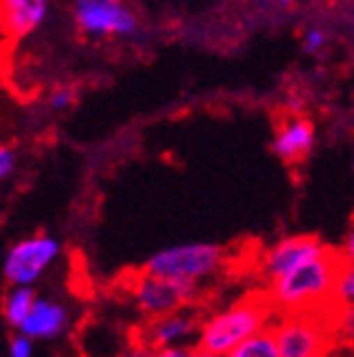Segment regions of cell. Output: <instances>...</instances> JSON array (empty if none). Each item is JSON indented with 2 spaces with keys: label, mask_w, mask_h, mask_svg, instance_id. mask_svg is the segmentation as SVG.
Masks as SVG:
<instances>
[{
  "label": "cell",
  "mask_w": 354,
  "mask_h": 357,
  "mask_svg": "<svg viewBox=\"0 0 354 357\" xmlns=\"http://www.w3.org/2000/svg\"><path fill=\"white\" fill-rule=\"evenodd\" d=\"M339 251L327 248L324 254L314 256L288 274L268 282L266 299L271 302L276 314L291 312H329L334 307V287L341 271Z\"/></svg>",
  "instance_id": "1"
},
{
  "label": "cell",
  "mask_w": 354,
  "mask_h": 357,
  "mask_svg": "<svg viewBox=\"0 0 354 357\" xmlns=\"http://www.w3.org/2000/svg\"><path fill=\"white\" fill-rule=\"evenodd\" d=\"M276 319V310L266 296H248L238 302L228 304L223 310H215L200 319L198 332V350L213 352L225 357L236 350L248 337L268 330Z\"/></svg>",
  "instance_id": "2"
},
{
  "label": "cell",
  "mask_w": 354,
  "mask_h": 357,
  "mask_svg": "<svg viewBox=\"0 0 354 357\" xmlns=\"http://www.w3.org/2000/svg\"><path fill=\"white\" fill-rule=\"evenodd\" d=\"M225 261H228L225 251L215 243H180V246H167L152 254L142 268L150 274L170 276L177 282L203 287L213 276L220 274Z\"/></svg>",
  "instance_id": "3"
},
{
  "label": "cell",
  "mask_w": 354,
  "mask_h": 357,
  "mask_svg": "<svg viewBox=\"0 0 354 357\" xmlns=\"http://www.w3.org/2000/svg\"><path fill=\"white\" fill-rule=\"evenodd\" d=\"M279 357H332L334 337L327 312L276 314L271 324Z\"/></svg>",
  "instance_id": "4"
},
{
  "label": "cell",
  "mask_w": 354,
  "mask_h": 357,
  "mask_svg": "<svg viewBox=\"0 0 354 357\" xmlns=\"http://www.w3.org/2000/svg\"><path fill=\"white\" fill-rule=\"evenodd\" d=\"M76 31L88 41L132 38L139 33V18L130 0H71Z\"/></svg>",
  "instance_id": "5"
},
{
  "label": "cell",
  "mask_w": 354,
  "mask_h": 357,
  "mask_svg": "<svg viewBox=\"0 0 354 357\" xmlns=\"http://www.w3.org/2000/svg\"><path fill=\"white\" fill-rule=\"evenodd\" d=\"M130 296L137 312L144 319L152 317H162L170 312L185 310L200 299V287L198 284L177 282L170 276L150 274V271H139L130 284Z\"/></svg>",
  "instance_id": "6"
},
{
  "label": "cell",
  "mask_w": 354,
  "mask_h": 357,
  "mask_svg": "<svg viewBox=\"0 0 354 357\" xmlns=\"http://www.w3.org/2000/svg\"><path fill=\"white\" fill-rule=\"evenodd\" d=\"M61 241L48 234H36L21 238L8 248L3 259V279L18 287H36L46 271L61 259Z\"/></svg>",
  "instance_id": "7"
},
{
  "label": "cell",
  "mask_w": 354,
  "mask_h": 357,
  "mask_svg": "<svg viewBox=\"0 0 354 357\" xmlns=\"http://www.w3.org/2000/svg\"><path fill=\"white\" fill-rule=\"evenodd\" d=\"M327 243H321L316 236H286L263 248L259 256V274L266 284L288 274L291 268L327 251Z\"/></svg>",
  "instance_id": "8"
},
{
  "label": "cell",
  "mask_w": 354,
  "mask_h": 357,
  "mask_svg": "<svg viewBox=\"0 0 354 357\" xmlns=\"http://www.w3.org/2000/svg\"><path fill=\"white\" fill-rule=\"evenodd\" d=\"M314 142H316V127L307 114L288 109L276 117L271 147L276 158L284 160L286 165H301L311 155Z\"/></svg>",
  "instance_id": "9"
},
{
  "label": "cell",
  "mask_w": 354,
  "mask_h": 357,
  "mask_svg": "<svg viewBox=\"0 0 354 357\" xmlns=\"http://www.w3.org/2000/svg\"><path fill=\"white\" fill-rule=\"evenodd\" d=\"M200 319H203V317H200L198 312L190 310V307H185V310H177V312H170V314L147 319L137 337L144 340L152 350H160V347H183V344L195 347V344H198Z\"/></svg>",
  "instance_id": "10"
},
{
  "label": "cell",
  "mask_w": 354,
  "mask_h": 357,
  "mask_svg": "<svg viewBox=\"0 0 354 357\" xmlns=\"http://www.w3.org/2000/svg\"><path fill=\"white\" fill-rule=\"evenodd\" d=\"M51 13V0H0V26L10 38H28L41 31Z\"/></svg>",
  "instance_id": "11"
},
{
  "label": "cell",
  "mask_w": 354,
  "mask_h": 357,
  "mask_svg": "<svg viewBox=\"0 0 354 357\" xmlns=\"http://www.w3.org/2000/svg\"><path fill=\"white\" fill-rule=\"evenodd\" d=\"M68 317L66 304L56 302L51 296H38L33 304L31 314L26 317V322L21 324L23 335H28L31 340H41V342H51L56 337H61L68 330Z\"/></svg>",
  "instance_id": "12"
},
{
  "label": "cell",
  "mask_w": 354,
  "mask_h": 357,
  "mask_svg": "<svg viewBox=\"0 0 354 357\" xmlns=\"http://www.w3.org/2000/svg\"><path fill=\"white\" fill-rule=\"evenodd\" d=\"M38 294L33 291V287H18V284H8V291L3 296V319L13 332L21 330V324L26 322V317L33 310Z\"/></svg>",
  "instance_id": "13"
},
{
  "label": "cell",
  "mask_w": 354,
  "mask_h": 357,
  "mask_svg": "<svg viewBox=\"0 0 354 357\" xmlns=\"http://www.w3.org/2000/svg\"><path fill=\"white\" fill-rule=\"evenodd\" d=\"M329 327H332L334 344L341 350L354 352V302L349 304H334L327 312Z\"/></svg>",
  "instance_id": "14"
},
{
  "label": "cell",
  "mask_w": 354,
  "mask_h": 357,
  "mask_svg": "<svg viewBox=\"0 0 354 357\" xmlns=\"http://www.w3.org/2000/svg\"><path fill=\"white\" fill-rule=\"evenodd\" d=\"M225 357H279V344H276L273 330L268 327V330L259 332V335L248 337L245 342H240Z\"/></svg>",
  "instance_id": "15"
},
{
  "label": "cell",
  "mask_w": 354,
  "mask_h": 357,
  "mask_svg": "<svg viewBox=\"0 0 354 357\" xmlns=\"http://www.w3.org/2000/svg\"><path fill=\"white\" fill-rule=\"evenodd\" d=\"M354 302V264H341V271L337 276L334 287V304Z\"/></svg>",
  "instance_id": "16"
},
{
  "label": "cell",
  "mask_w": 354,
  "mask_h": 357,
  "mask_svg": "<svg viewBox=\"0 0 354 357\" xmlns=\"http://www.w3.org/2000/svg\"><path fill=\"white\" fill-rule=\"evenodd\" d=\"M76 89L74 86H68V84H61V86H54V89L48 91V99H46V107L51 112H66L71 109L76 104Z\"/></svg>",
  "instance_id": "17"
},
{
  "label": "cell",
  "mask_w": 354,
  "mask_h": 357,
  "mask_svg": "<svg viewBox=\"0 0 354 357\" xmlns=\"http://www.w3.org/2000/svg\"><path fill=\"white\" fill-rule=\"evenodd\" d=\"M36 340H31L28 335L23 332H15L10 337V342H8V355L10 357H33V350H36Z\"/></svg>",
  "instance_id": "18"
},
{
  "label": "cell",
  "mask_w": 354,
  "mask_h": 357,
  "mask_svg": "<svg viewBox=\"0 0 354 357\" xmlns=\"http://www.w3.org/2000/svg\"><path fill=\"white\" fill-rule=\"evenodd\" d=\"M18 167V155L10 144H0V183H6Z\"/></svg>",
  "instance_id": "19"
},
{
  "label": "cell",
  "mask_w": 354,
  "mask_h": 357,
  "mask_svg": "<svg viewBox=\"0 0 354 357\" xmlns=\"http://www.w3.org/2000/svg\"><path fill=\"white\" fill-rule=\"evenodd\" d=\"M152 352L155 350H152L150 344L137 337V340H132V342L127 344V347H122L116 357H152Z\"/></svg>",
  "instance_id": "20"
},
{
  "label": "cell",
  "mask_w": 354,
  "mask_h": 357,
  "mask_svg": "<svg viewBox=\"0 0 354 357\" xmlns=\"http://www.w3.org/2000/svg\"><path fill=\"white\" fill-rule=\"evenodd\" d=\"M341 256V261L344 264H354V215L352 220H349V228L347 234H344V241H341V246L337 248Z\"/></svg>",
  "instance_id": "21"
},
{
  "label": "cell",
  "mask_w": 354,
  "mask_h": 357,
  "mask_svg": "<svg viewBox=\"0 0 354 357\" xmlns=\"http://www.w3.org/2000/svg\"><path fill=\"white\" fill-rule=\"evenodd\" d=\"M152 357H195V347L183 344V347H160L152 352Z\"/></svg>",
  "instance_id": "22"
},
{
  "label": "cell",
  "mask_w": 354,
  "mask_h": 357,
  "mask_svg": "<svg viewBox=\"0 0 354 357\" xmlns=\"http://www.w3.org/2000/svg\"><path fill=\"white\" fill-rule=\"evenodd\" d=\"M324 41H327V33L319 31V28H311V31L304 36V48H307V51H319V48L324 46Z\"/></svg>",
  "instance_id": "23"
},
{
  "label": "cell",
  "mask_w": 354,
  "mask_h": 357,
  "mask_svg": "<svg viewBox=\"0 0 354 357\" xmlns=\"http://www.w3.org/2000/svg\"><path fill=\"white\" fill-rule=\"evenodd\" d=\"M195 357H220V355H213V352H205V350H198V347H195Z\"/></svg>",
  "instance_id": "24"
},
{
  "label": "cell",
  "mask_w": 354,
  "mask_h": 357,
  "mask_svg": "<svg viewBox=\"0 0 354 357\" xmlns=\"http://www.w3.org/2000/svg\"><path fill=\"white\" fill-rule=\"evenodd\" d=\"M352 357H354V352H352Z\"/></svg>",
  "instance_id": "25"
}]
</instances>
